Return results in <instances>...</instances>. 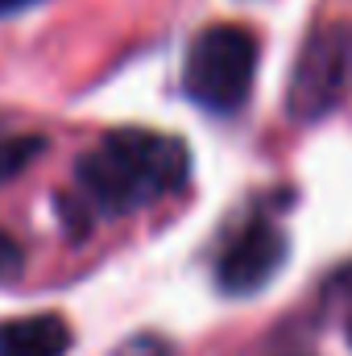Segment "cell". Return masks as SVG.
<instances>
[{
	"mask_svg": "<svg viewBox=\"0 0 352 356\" xmlns=\"http://www.w3.org/2000/svg\"><path fill=\"white\" fill-rule=\"evenodd\" d=\"M191 178V154L178 137L154 129H116L75 162V199H63V224L83 216H129L178 195Z\"/></svg>",
	"mask_w": 352,
	"mask_h": 356,
	"instance_id": "6da1fadb",
	"label": "cell"
},
{
	"mask_svg": "<svg viewBox=\"0 0 352 356\" xmlns=\"http://www.w3.org/2000/svg\"><path fill=\"white\" fill-rule=\"evenodd\" d=\"M257 33L237 25V21H220L207 25L191 38L186 46V63H182V91L191 104L216 112V116H232L249 104L253 79H257Z\"/></svg>",
	"mask_w": 352,
	"mask_h": 356,
	"instance_id": "7a4b0ae2",
	"label": "cell"
},
{
	"mask_svg": "<svg viewBox=\"0 0 352 356\" xmlns=\"http://www.w3.org/2000/svg\"><path fill=\"white\" fill-rule=\"evenodd\" d=\"M352 95V21L319 25L294 63L286 112L294 120H323Z\"/></svg>",
	"mask_w": 352,
	"mask_h": 356,
	"instance_id": "3957f363",
	"label": "cell"
},
{
	"mask_svg": "<svg viewBox=\"0 0 352 356\" xmlns=\"http://www.w3.org/2000/svg\"><path fill=\"white\" fill-rule=\"evenodd\" d=\"M286 257H290V241H286V232L273 224V220H249L228 245H224V253H220V261H216V286L224 290V294H232V298H249V294H257L265 290L282 266H286Z\"/></svg>",
	"mask_w": 352,
	"mask_h": 356,
	"instance_id": "277c9868",
	"label": "cell"
},
{
	"mask_svg": "<svg viewBox=\"0 0 352 356\" xmlns=\"http://www.w3.org/2000/svg\"><path fill=\"white\" fill-rule=\"evenodd\" d=\"M67 348H71V327L54 311L0 323V356H67Z\"/></svg>",
	"mask_w": 352,
	"mask_h": 356,
	"instance_id": "5b68a950",
	"label": "cell"
},
{
	"mask_svg": "<svg viewBox=\"0 0 352 356\" xmlns=\"http://www.w3.org/2000/svg\"><path fill=\"white\" fill-rule=\"evenodd\" d=\"M42 149H46L42 137H8V141H0V182H13L25 166H33L42 158Z\"/></svg>",
	"mask_w": 352,
	"mask_h": 356,
	"instance_id": "8992f818",
	"label": "cell"
},
{
	"mask_svg": "<svg viewBox=\"0 0 352 356\" xmlns=\"http://www.w3.org/2000/svg\"><path fill=\"white\" fill-rule=\"evenodd\" d=\"M21 269H25V253H21V245L0 228V282L21 277Z\"/></svg>",
	"mask_w": 352,
	"mask_h": 356,
	"instance_id": "52a82bcc",
	"label": "cell"
},
{
	"mask_svg": "<svg viewBox=\"0 0 352 356\" xmlns=\"http://www.w3.org/2000/svg\"><path fill=\"white\" fill-rule=\"evenodd\" d=\"M29 4H38V0H0V17H8V13H21V8H29Z\"/></svg>",
	"mask_w": 352,
	"mask_h": 356,
	"instance_id": "ba28073f",
	"label": "cell"
},
{
	"mask_svg": "<svg viewBox=\"0 0 352 356\" xmlns=\"http://www.w3.org/2000/svg\"><path fill=\"white\" fill-rule=\"evenodd\" d=\"M336 290H352V269L336 273ZM349 340H352V315H349Z\"/></svg>",
	"mask_w": 352,
	"mask_h": 356,
	"instance_id": "9c48e42d",
	"label": "cell"
}]
</instances>
